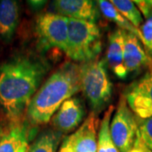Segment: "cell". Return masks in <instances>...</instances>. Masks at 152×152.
I'll use <instances>...</instances> for the list:
<instances>
[{
    "instance_id": "obj_1",
    "label": "cell",
    "mask_w": 152,
    "mask_h": 152,
    "mask_svg": "<svg viewBox=\"0 0 152 152\" xmlns=\"http://www.w3.org/2000/svg\"><path fill=\"white\" fill-rule=\"evenodd\" d=\"M46 73L42 62L23 56L0 66V104L10 119L27 109Z\"/></svg>"
},
{
    "instance_id": "obj_26",
    "label": "cell",
    "mask_w": 152,
    "mask_h": 152,
    "mask_svg": "<svg viewBox=\"0 0 152 152\" xmlns=\"http://www.w3.org/2000/svg\"><path fill=\"white\" fill-rule=\"evenodd\" d=\"M145 152H152L151 150H149V149L145 146Z\"/></svg>"
},
{
    "instance_id": "obj_15",
    "label": "cell",
    "mask_w": 152,
    "mask_h": 152,
    "mask_svg": "<svg viewBox=\"0 0 152 152\" xmlns=\"http://www.w3.org/2000/svg\"><path fill=\"white\" fill-rule=\"evenodd\" d=\"M29 140L26 126L17 124L4 134L0 140V152H17L22 143Z\"/></svg>"
},
{
    "instance_id": "obj_5",
    "label": "cell",
    "mask_w": 152,
    "mask_h": 152,
    "mask_svg": "<svg viewBox=\"0 0 152 152\" xmlns=\"http://www.w3.org/2000/svg\"><path fill=\"white\" fill-rule=\"evenodd\" d=\"M110 132L118 151L129 152L133 149L138 132V125L124 96L120 98L118 108L110 124Z\"/></svg>"
},
{
    "instance_id": "obj_22",
    "label": "cell",
    "mask_w": 152,
    "mask_h": 152,
    "mask_svg": "<svg viewBox=\"0 0 152 152\" xmlns=\"http://www.w3.org/2000/svg\"><path fill=\"white\" fill-rule=\"evenodd\" d=\"M58 152H76L75 151V149L73 148V146L70 145V143L69 142V140L66 138L65 140H64L61 148H60L59 151Z\"/></svg>"
},
{
    "instance_id": "obj_8",
    "label": "cell",
    "mask_w": 152,
    "mask_h": 152,
    "mask_svg": "<svg viewBox=\"0 0 152 152\" xmlns=\"http://www.w3.org/2000/svg\"><path fill=\"white\" fill-rule=\"evenodd\" d=\"M85 110L78 98H70L61 105L53 118V124L58 132L68 134L80 124Z\"/></svg>"
},
{
    "instance_id": "obj_6",
    "label": "cell",
    "mask_w": 152,
    "mask_h": 152,
    "mask_svg": "<svg viewBox=\"0 0 152 152\" xmlns=\"http://www.w3.org/2000/svg\"><path fill=\"white\" fill-rule=\"evenodd\" d=\"M36 29L41 42L66 53L68 48V18L56 13H44L37 19Z\"/></svg>"
},
{
    "instance_id": "obj_10",
    "label": "cell",
    "mask_w": 152,
    "mask_h": 152,
    "mask_svg": "<svg viewBox=\"0 0 152 152\" xmlns=\"http://www.w3.org/2000/svg\"><path fill=\"white\" fill-rule=\"evenodd\" d=\"M57 14L76 20L95 22L99 18V8L91 0H58L53 3Z\"/></svg>"
},
{
    "instance_id": "obj_21",
    "label": "cell",
    "mask_w": 152,
    "mask_h": 152,
    "mask_svg": "<svg viewBox=\"0 0 152 152\" xmlns=\"http://www.w3.org/2000/svg\"><path fill=\"white\" fill-rule=\"evenodd\" d=\"M144 18H149L152 15V0H136L134 1Z\"/></svg>"
},
{
    "instance_id": "obj_13",
    "label": "cell",
    "mask_w": 152,
    "mask_h": 152,
    "mask_svg": "<svg viewBox=\"0 0 152 152\" xmlns=\"http://www.w3.org/2000/svg\"><path fill=\"white\" fill-rule=\"evenodd\" d=\"M20 20L19 4L15 0H0V38L10 41Z\"/></svg>"
},
{
    "instance_id": "obj_2",
    "label": "cell",
    "mask_w": 152,
    "mask_h": 152,
    "mask_svg": "<svg viewBox=\"0 0 152 152\" xmlns=\"http://www.w3.org/2000/svg\"><path fill=\"white\" fill-rule=\"evenodd\" d=\"M80 90V66L67 63L47 80L34 95L27 116L34 124L48 123L65 101Z\"/></svg>"
},
{
    "instance_id": "obj_11",
    "label": "cell",
    "mask_w": 152,
    "mask_h": 152,
    "mask_svg": "<svg viewBox=\"0 0 152 152\" xmlns=\"http://www.w3.org/2000/svg\"><path fill=\"white\" fill-rule=\"evenodd\" d=\"M124 62L129 74L139 70L145 66H152V59L143 49L140 39L127 31L124 34Z\"/></svg>"
},
{
    "instance_id": "obj_12",
    "label": "cell",
    "mask_w": 152,
    "mask_h": 152,
    "mask_svg": "<svg viewBox=\"0 0 152 152\" xmlns=\"http://www.w3.org/2000/svg\"><path fill=\"white\" fill-rule=\"evenodd\" d=\"M125 31L117 29L109 35L107 60L109 68L118 79L125 80L129 73L126 70L124 62Z\"/></svg>"
},
{
    "instance_id": "obj_7",
    "label": "cell",
    "mask_w": 152,
    "mask_h": 152,
    "mask_svg": "<svg viewBox=\"0 0 152 152\" xmlns=\"http://www.w3.org/2000/svg\"><path fill=\"white\" fill-rule=\"evenodd\" d=\"M124 96L131 111L140 119L152 118V67L127 88Z\"/></svg>"
},
{
    "instance_id": "obj_18",
    "label": "cell",
    "mask_w": 152,
    "mask_h": 152,
    "mask_svg": "<svg viewBox=\"0 0 152 152\" xmlns=\"http://www.w3.org/2000/svg\"><path fill=\"white\" fill-rule=\"evenodd\" d=\"M110 2L125 19H127L134 26L139 29L140 24L143 23V18L141 13L134 4V1L112 0Z\"/></svg>"
},
{
    "instance_id": "obj_4",
    "label": "cell",
    "mask_w": 152,
    "mask_h": 152,
    "mask_svg": "<svg viewBox=\"0 0 152 152\" xmlns=\"http://www.w3.org/2000/svg\"><path fill=\"white\" fill-rule=\"evenodd\" d=\"M80 91L94 110H100L110 101L113 84L103 60L95 59L80 65Z\"/></svg>"
},
{
    "instance_id": "obj_17",
    "label": "cell",
    "mask_w": 152,
    "mask_h": 152,
    "mask_svg": "<svg viewBox=\"0 0 152 152\" xmlns=\"http://www.w3.org/2000/svg\"><path fill=\"white\" fill-rule=\"evenodd\" d=\"M61 137L58 131H44L30 146L29 152H56Z\"/></svg>"
},
{
    "instance_id": "obj_9",
    "label": "cell",
    "mask_w": 152,
    "mask_h": 152,
    "mask_svg": "<svg viewBox=\"0 0 152 152\" xmlns=\"http://www.w3.org/2000/svg\"><path fill=\"white\" fill-rule=\"evenodd\" d=\"M98 125L97 115L93 112L75 134L67 137V140L76 152H97Z\"/></svg>"
},
{
    "instance_id": "obj_20",
    "label": "cell",
    "mask_w": 152,
    "mask_h": 152,
    "mask_svg": "<svg viewBox=\"0 0 152 152\" xmlns=\"http://www.w3.org/2000/svg\"><path fill=\"white\" fill-rule=\"evenodd\" d=\"M140 30L143 37L142 43L146 48L149 53H152V15L147 18Z\"/></svg>"
},
{
    "instance_id": "obj_23",
    "label": "cell",
    "mask_w": 152,
    "mask_h": 152,
    "mask_svg": "<svg viewBox=\"0 0 152 152\" xmlns=\"http://www.w3.org/2000/svg\"><path fill=\"white\" fill-rule=\"evenodd\" d=\"M29 140H26L22 143V145L18 149L17 152H29L30 151V146H29V143H28Z\"/></svg>"
},
{
    "instance_id": "obj_3",
    "label": "cell",
    "mask_w": 152,
    "mask_h": 152,
    "mask_svg": "<svg viewBox=\"0 0 152 152\" xmlns=\"http://www.w3.org/2000/svg\"><path fill=\"white\" fill-rule=\"evenodd\" d=\"M102 45L100 29L95 22L68 18L69 58L82 64L96 59Z\"/></svg>"
},
{
    "instance_id": "obj_24",
    "label": "cell",
    "mask_w": 152,
    "mask_h": 152,
    "mask_svg": "<svg viewBox=\"0 0 152 152\" xmlns=\"http://www.w3.org/2000/svg\"><path fill=\"white\" fill-rule=\"evenodd\" d=\"M28 3L33 9H39L46 2L45 1H29Z\"/></svg>"
},
{
    "instance_id": "obj_14",
    "label": "cell",
    "mask_w": 152,
    "mask_h": 152,
    "mask_svg": "<svg viewBox=\"0 0 152 152\" xmlns=\"http://www.w3.org/2000/svg\"><path fill=\"white\" fill-rule=\"evenodd\" d=\"M97 5L99 10H101L102 15L106 18L113 21L114 23H116L121 30L134 34V36H136L140 39V42H143V37H142L140 30L134 26L127 19H125L124 17L118 11V10L113 5V4L110 1L99 0L97 1Z\"/></svg>"
},
{
    "instance_id": "obj_16",
    "label": "cell",
    "mask_w": 152,
    "mask_h": 152,
    "mask_svg": "<svg viewBox=\"0 0 152 152\" xmlns=\"http://www.w3.org/2000/svg\"><path fill=\"white\" fill-rule=\"evenodd\" d=\"M113 112L114 107L110 106L100 124L101 126L98 133L97 152H119L114 145L110 132V124Z\"/></svg>"
},
{
    "instance_id": "obj_19",
    "label": "cell",
    "mask_w": 152,
    "mask_h": 152,
    "mask_svg": "<svg viewBox=\"0 0 152 152\" xmlns=\"http://www.w3.org/2000/svg\"><path fill=\"white\" fill-rule=\"evenodd\" d=\"M138 130L143 143L152 151V118L140 119Z\"/></svg>"
},
{
    "instance_id": "obj_25",
    "label": "cell",
    "mask_w": 152,
    "mask_h": 152,
    "mask_svg": "<svg viewBox=\"0 0 152 152\" xmlns=\"http://www.w3.org/2000/svg\"><path fill=\"white\" fill-rule=\"evenodd\" d=\"M4 131H3V129H2V128L0 127V140H1V138H2V136L4 135Z\"/></svg>"
}]
</instances>
